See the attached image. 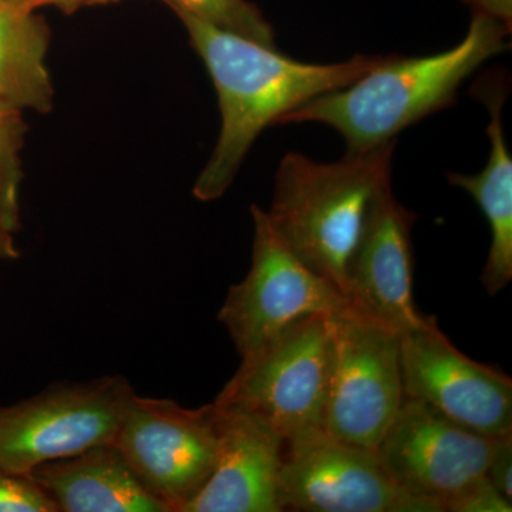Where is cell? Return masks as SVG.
I'll return each instance as SVG.
<instances>
[{"label": "cell", "mask_w": 512, "mask_h": 512, "mask_svg": "<svg viewBox=\"0 0 512 512\" xmlns=\"http://www.w3.org/2000/svg\"><path fill=\"white\" fill-rule=\"evenodd\" d=\"M188 40L210 74L221 114L220 136L195 181L201 202L220 200L234 183L262 131L323 94L372 72L387 56L356 55L339 63H305L276 46L177 12Z\"/></svg>", "instance_id": "6da1fadb"}, {"label": "cell", "mask_w": 512, "mask_h": 512, "mask_svg": "<svg viewBox=\"0 0 512 512\" xmlns=\"http://www.w3.org/2000/svg\"><path fill=\"white\" fill-rule=\"evenodd\" d=\"M134 390L124 377L56 384L0 407V468L30 476L36 467L113 443Z\"/></svg>", "instance_id": "52a82bcc"}, {"label": "cell", "mask_w": 512, "mask_h": 512, "mask_svg": "<svg viewBox=\"0 0 512 512\" xmlns=\"http://www.w3.org/2000/svg\"><path fill=\"white\" fill-rule=\"evenodd\" d=\"M218 407L221 443L217 466L185 512H282L278 480L284 437L244 410Z\"/></svg>", "instance_id": "4fadbf2b"}, {"label": "cell", "mask_w": 512, "mask_h": 512, "mask_svg": "<svg viewBox=\"0 0 512 512\" xmlns=\"http://www.w3.org/2000/svg\"><path fill=\"white\" fill-rule=\"evenodd\" d=\"M495 439L461 426L430 404L404 397L375 453L400 490L446 512L453 498L485 476Z\"/></svg>", "instance_id": "30bf717a"}, {"label": "cell", "mask_w": 512, "mask_h": 512, "mask_svg": "<svg viewBox=\"0 0 512 512\" xmlns=\"http://www.w3.org/2000/svg\"><path fill=\"white\" fill-rule=\"evenodd\" d=\"M332 369L323 429L376 450L404 399L400 335L352 305L330 315Z\"/></svg>", "instance_id": "8992f818"}, {"label": "cell", "mask_w": 512, "mask_h": 512, "mask_svg": "<svg viewBox=\"0 0 512 512\" xmlns=\"http://www.w3.org/2000/svg\"><path fill=\"white\" fill-rule=\"evenodd\" d=\"M417 215L384 188L367 212L362 235L348 266L346 298L353 308L399 333L423 326L429 315L413 298L412 229Z\"/></svg>", "instance_id": "7c38bea8"}, {"label": "cell", "mask_w": 512, "mask_h": 512, "mask_svg": "<svg viewBox=\"0 0 512 512\" xmlns=\"http://www.w3.org/2000/svg\"><path fill=\"white\" fill-rule=\"evenodd\" d=\"M0 512H59L49 494L30 476L0 468Z\"/></svg>", "instance_id": "d6986e66"}, {"label": "cell", "mask_w": 512, "mask_h": 512, "mask_svg": "<svg viewBox=\"0 0 512 512\" xmlns=\"http://www.w3.org/2000/svg\"><path fill=\"white\" fill-rule=\"evenodd\" d=\"M488 480L508 500H512V433L497 437L487 468Z\"/></svg>", "instance_id": "44dd1931"}, {"label": "cell", "mask_w": 512, "mask_h": 512, "mask_svg": "<svg viewBox=\"0 0 512 512\" xmlns=\"http://www.w3.org/2000/svg\"><path fill=\"white\" fill-rule=\"evenodd\" d=\"M473 13L490 16L512 28V0H464Z\"/></svg>", "instance_id": "7402d4cb"}, {"label": "cell", "mask_w": 512, "mask_h": 512, "mask_svg": "<svg viewBox=\"0 0 512 512\" xmlns=\"http://www.w3.org/2000/svg\"><path fill=\"white\" fill-rule=\"evenodd\" d=\"M28 0H0V100L49 113L55 101L47 67L50 29Z\"/></svg>", "instance_id": "2e32d148"}, {"label": "cell", "mask_w": 512, "mask_h": 512, "mask_svg": "<svg viewBox=\"0 0 512 512\" xmlns=\"http://www.w3.org/2000/svg\"><path fill=\"white\" fill-rule=\"evenodd\" d=\"M511 512L512 500L504 497L487 474L468 485L463 493L447 504L446 512Z\"/></svg>", "instance_id": "ffe728a7"}, {"label": "cell", "mask_w": 512, "mask_h": 512, "mask_svg": "<svg viewBox=\"0 0 512 512\" xmlns=\"http://www.w3.org/2000/svg\"><path fill=\"white\" fill-rule=\"evenodd\" d=\"M471 93L484 104L490 116V156L480 173H448L447 180L476 200L490 224L491 245L481 282L485 291L497 295L512 279V157L503 121L507 83L503 74H487L474 84Z\"/></svg>", "instance_id": "5bb4252c"}, {"label": "cell", "mask_w": 512, "mask_h": 512, "mask_svg": "<svg viewBox=\"0 0 512 512\" xmlns=\"http://www.w3.org/2000/svg\"><path fill=\"white\" fill-rule=\"evenodd\" d=\"M510 36V26L473 13L457 46L430 56H387L372 72L308 101L276 126L325 124L345 140L346 153L383 146L406 128L453 106L463 83L510 47Z\"/></svg>", "instance_id": "7a4b0ae2"}, {"label": "cell", "mask_w": 512, "mask_h": 512, "mask_svg": "<svg viewBox=\"0 0 512 512\" xmlns=\"http://www.w3.org/2000/svg\"><path fill=\"white\" fill-rule=\"evenodd\" d=\"M19 256L13 232L0 222V259H16Z\"/></svg>", "instance_id": "cb8c5ba5"}, {"label": "cell", "mask_w": 512, "mask_h": 512, "mask_svg": "<svg viewBox=\"0 0 512 512\" xmlns=\"http://www.w3.org/2000/svg\"><path fill=\"white\" fill-rule=\"evenodd\" d=\"M64 512H168L138 481L114 443L97 444L30 473Z\"/></svg>", "instance_id": "9a60e30c"}, {"label": "cell", "mask_w": 512, "mask_h": 512, "mask_svg": "<svg viewBox=\"0 0 512 512\" xmlns=\"http://www.w3.org/2000/svg\"><path fill=\"white\" fill-rule=\"evenodd\" d=\"M26 124L23 111L0 100V222L15 234L19 228V190Z\"/></svg>", "instance_id": "e0dca14e"}, {"label": "cell", "mask_w": 512, "mask_h": 512, "mask_svg": "<svg viewBox=\"0 0 512 512\" xmlns=\"http://www.w3.org/2000/svg\"><path fill=\"white\" fill-rule=\"evenodd\" d=\"M396 141L319 163L286 154L275 175L269 224L293 254L343 296L367 212L392 185Z\"/></svg>", "instance_id": "3957f363"}, {"label": "cell", "mask_w": 512, "mask_h": 512, "mask_svg": "<svg viewBox=\"0 0 512 512\" xmlns=\"http://www.w3.org/2000/svg\"><path fill=\"white\" fill-rule=\"evenodd\" d=\"M282 511L441 512L400 490L376 453L309 427L285 439L278 480Z\"/></svg>", "instance_id": "9c48e42d"}, {"label": "cell", "mask_w": 512, "mask_h": 512, "mask_svg": "<svg viewBox=\"0 0 512 512\" xmlns=\"http://www.w3.org/2000/svg\"><path fill=\"white\" fill-rule=\"evenodd\" d=\"M28 2L36 9L53 6V8L63 10L64 13H74L80 9L110 5V3L121 2V0H28Z\"/></svg>", "instance_id": "603a6c76"}, {"label": "cell", "mask_w": 512, "mask_h": 512, "mask_svg": "<svg viewBox=\"0 0 512 512\" xmlns=\"http://www.w3.org/2000/svg\"><path fill=\"white\" fill-rule=\"evenodd\" d=\"M113 443L148 493L168 512H185L217 466L221 409L134 393Z\"/></svg>", "instance_id": "5b68a950"}, {"label": "cell", "mask_w": 512, "mask_h": 512, "mask_svg": "<svg viewBox=\"0 0 512 512\" xmlns=\"http://www.w3.org/2000/svg\"><path fill=\"white\" fill-rule=\"evenodd\" d=\"M174 12L187 13L218 28L275 46V33L261 10L248 0H165Z\"/></svg>", "instance_id": "ac0fdd59"}, {"label": "cell", "mask_w": 512, "mask_h": 512, "mask_svg": "<svg viewBox=\"0 0 512 512\" xmlns=\"http://www.w3.org/2000/svg\"><path fill=\"white\" fill-rule=\"evenodd\" d=\"M254 220L252 264L244 281L229 289L218 319L239 356L247 357L282 330L306 316L335 313L348 298L313 272L269 224L266 211L251 207Z\"/></svg>", "instance_id": "ba28073f"}, {"label": "cell", "mask_w": 512, "mask_h": 512, "mask_svg": "<svg viewBox=\"0 0 512 512\" xmlns=\"http://www.w3.org/2000/svg\"><path fill=\"white\" fill-rule=\"evenodd\" d=\"M404 397L488 437L512 433V380L460 352L434 316L400 335Z\"/></svg>", "instance_id": "8fae6325"}, {"label": "cell", "mask_w": 512, "mask_h": 512, "mask_svg": "<svg viewBox=\"0 0 512 512\" xmlns=\"http://www.w3.org/2000/svg\"><path fill=\"white\" fill-rule=\"evenodd\" d=\"M330 315L306 316L242 357L215 403L258 417L284 440L323 427L332 369Z\"/></svg>", "instance_id": "277c9868"}]
</instances>
